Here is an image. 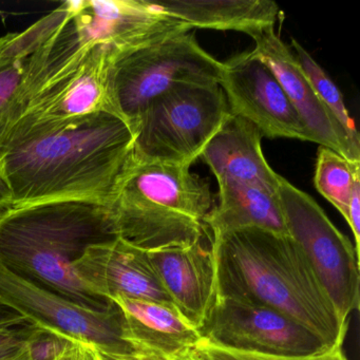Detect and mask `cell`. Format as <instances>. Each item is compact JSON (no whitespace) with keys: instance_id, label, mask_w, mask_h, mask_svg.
<instances>
[{"instance_id":"cell-4","label":"cell","mask_w":360,"mask_h":360,"mask_svg":"<svg viewBox=\"0 0 360 360\" xmlns=\"http://www.w3.org/2000/svg\"><path fill=\"white\" fill-rule=\"evenodd\" d=\"M210 183L191 166L130 158L109 207L117 238L150 252L203 241L212 210Z\"/></svg>"},{"instance_id":"cell-24","label":"cell","mask_w":360,"mask_h":360,"mask_svg":"<svg viewBox=\"0 0 360 360\" xmlns=\"http://www.w3.org/2000/svg\"><path fill=\"white\" fill-rule=\"evenodd\" d=\"M70 341L62 335L34 326L25 345L29 360H54Z\"/></svg>"},{"instance_id":"cell-25","label":"cell","mask_w":360,"mask_h":360,"mask_svg":"<svg viewBox=\"0 0 360 360\" xmlns=\"http://www.w3.org/2000/svg\"><path fill=\"white\" fill-rule=\"evenodd\" d=\"M34 326L31 323L0 328V351L24 345Z\"/></svg>"},{"instance_id":"cell-21","label":"cell","mask_w":360,"mask_h":360,"mask_svg":"<svg viewBox=\"0 0 360 360\" xmlns=\"http://www.w3.org/2000/svg\"><path fill=\"white\" fill-rule=\"evenodd\" d=\"M360 181V162H351L332 149L319 146L314 184L347 221L349 205L356 182Z\"/></svg>"},{"instance_id":"cell-27","label":"cell","mask_w":360,"mask_h":360,"mask_svg":"<svg viewBox=\"0 0 360 360\" xmlns=\"http://www.w3.org/2000/svg\"><path fill=\"white\" fill-rule=\"evenodd\" d=\"M54 360H100L96 347L79 341H70Z\"/></svg>"},{"instance_id":"cell-22","label":"cell","mask_w":360,"mask_h":360,"mask_svg":"<svg viewBox=\"0 0 360 360\" xmlns=\"http://www.w3.org/2000/svg\"><path fill=\"white\" fill-rule=\"evenodd\" d=\"M290 45L294 48L295 56L304 73L316 96L321 104L330 113L335 121L342 128L347 134L354 150L360 153V139L357 128L353 119L349 117V111L345 106L341 92L333 83L328 75L324 72L319 64L311 58V54L301 46L295 39H290Z\"/></svg>"},{"instance_id":"cell-8","label":"cell","mask_w":360,"mask_h":360,"mask_svg":"<svg viewBox=\"0 0 360 360\" xmlns=\"http://www.w3.org/2000/svg\"><path fill=\"white\" fill-rule=\"evenodd\" d=\"M288 236L311 262L341 319L359 307V256L317 202L281 176L277 189Z\"/></svg>"},{"instance_id":"cell-31","label":"cell","mask_w":360,"mask_h":360,"mask_svg":"<svg viewBox=\"0 0 360 360\" xmlns=\"http://www.w3.org/2000/svg\"><path fill=\"white\" fill-rule=\"evenodd\" d=\"M98 352V359L100 360H157L153 358L145 357V356L139 355V354H117L109 353V352Z\"/></svg>"},{"instance_id":"cell-18","label":"cell","mask_w":360,"mask_h":360,"mask_svg":"<svg viewBox=\"0 0 360 360\" xmlns=\"http://www.w3.org/2000/svg\"><path fill=\"white\" fill-rule=\"evenodd\" d=\"M64 20L56 9L25 31L0 37V148L28 104L32 54Z\"/></svg>"},{"instance_id":"cell-5","label":"cell","mask_w":360,"mask_h":360,"mask_svg":"<svg viewBox=\"0 0 360 360\" xmlns=\"http://www.w3.org/2000/svg\"><path fill=\"white\" fill-rule=\"evenodd\" d=\"M229 115L220 86L176 88L153 101L134 122L132 158L191 167Z\"/></svg>"},{"instance_id":"cell-10","label":"cell","mask_w":360,"mask_h":360,"mask_svg":"<svg viewBox=\"0 0 360 360\" xmlns=\"http://www.w3.org/2000/svg\"><path fill=\"white\" fill-rule=\"evenodd\" d=\"M203 340L236 351L304 356L328 349L311 330L252 298L216 295L200 328Z\"/></svg>"},{"instance_id":"cell-19","label":"cell","mask_w":360,"mask_h":360,"mask_svg":"<svg viewBox=\"0 0 360 360\" xmlns=\"http://www.w3.org/2000/svg\"><path fill=\"white\" fill-rule=\"evenodd\" d=\"M168 15L193 29L237 31L254 39L275 28L281 11L271 0H162L153 1Z\"/></svg>"},{"instance_id":"cell-28","label":"cell","mask_w":360,"mask_h":360,"mask_svg":"<svg viewBox=\"0 0 360 360\" xmlns=\"http://www.w3.org/2000/svg\"><path fill=\"white\" fill-rule=\"evenodd\" d=\"M30 323L22 315L14 311L13 309L0 304V328L20 326V324Z\"/></svg>"},{"instance_id":"cell-16","label":"cell","mask_w":360,"mask_h":360,"mask_svg":"<svg viewBox=\"0 0 360 360\" xmlns=\"http://www.w3.org/2000/svg\"><path fill=\"white\" fill-rule=\"evenodd\" d=\"M123 318V338L139 355L169 360L202 340L193 326L172 302L115 296L110 299Z\"/></svg>"},{"instance_id":"cell-15","label":"cell","mask_w":360,"mask_h":360,"mask_svg":"<svg viewBox=\"0 0 360 360\" xmlns=\"http://www.w3.org/2000/svg\"><path fill=\"white\" fill-rule=\"evenodd\" d=\"M147 254L172 302L200 330L216 296L212 248L199 241Z\"/></svg>"},{"instance_id":"cell-9","label":"cell","mask_w":360,"mask_h":360,"mask_svg":"<svg viewBox=\"0 0 360 360\" xmlns=\"http://www.w3.org/2000/svg\"><path fill=\"white\" fill-rule=\"evenodd\" d=\"M0 304L37 328L86 343L98 351L132 354L123 338V318L112 304L96 309L41 288L0 264Z\"/></svg>"},{"instance_id":"cell-3","label":"cell","mask_w":360,"mask_h":360,"mask_svg":"<svg viewBox=\"0 0 360 360\" xmlns=\"http://www.w3.org/2000/svg\"><path fill=\"white\" fill-rule=\"evenodd\" d=\"M110 207L86 200L13 206L0 214V264L79 304L106 309L112 301L79 283L72 263L89 246L117 239Z\"/></svg>"},{"instance_id":"cell-26","label":"cell","mask_w":360,"mask_h":360,"mask_svg":"<svg viewBox=\"0 0 360 360\" xmlns=\"http://www.w3.org/2000/svg\"><path fill=\"white\" fill-rule=\"evenodd\" d=\"M347 224L353 233L355 240V250L358 256L360 254V181L356 182L352 193L351 201L349 205V214H347Z\"/></svg>"},{"instance_id":"cell-32","label":"cell","mask_w":360,"mask_h":360,"mask_svg":"<svg viewBox=\"0 0 360 360\" xmlns=\"http://www.w3.org/2000/svg\"><path fill=\"white\" fill-rule=\"evenodd\" d=\"M169 360H207L197 347H191L172 356Z\"/></svg>"},{"instance_id":"cell-11","label":"cell","mask_w":360,"mask_h":360,"mask_svg":"<svg viewBox=\"0 0 360 360\" xmlns=\"http://www.w3.org/2000/svg\"><path fill=\"white\" fill-rule=\"evenodd\" d=\"M219 86L231 115L250 122L261 136L309 141L281 84L254 50L222 62Z\"/></svg>"},{"instance_id":"cell-23","label":"cell","mask_w":360,"mask_h":360,"mask_svg":"<svg viewBox=\"0 0 360 360\" xmlns=\"http://www.w3.org/2000/svg\"><path fill=\"white\" fill-rule=\"evenodd\" d=\"M195 347L201 351L207 360H349L342 347L324 349L319 353L304 356H278L267 354L250 353L236 351L212 345L202 339Z\"/></svg>"},{"instance_id":"cell-30","label":"cell","mask_w":360,"mask_h":360,"mask_svg":"<svg viewBox=\"0 0 360 360\" xmlns=\"http://www.w3.org/2000/svg\"><path fill=\"white\" fill-rule=\"evenodd\" d=\"M26 342V341H25ZM0 360H29L26 345L9 347L0 351Z\"/></svg>"},{"instance_id":"cell-13","label":"cell","mask_w":360,"mask_h":360,"mask_svg":"<svg viewBox=\"0 0 360 360\" xmlns=\"http://www.w3.org/2000/svg\"><path fill=\"white\" fill-rule=\"evenodd\" d=\"M72 269L79 283L94 296L172 302L146 250L120 238L89 246L72 263Z\"/></svg>"},{"instance_id":"cell-17","label":"cell","mask_w":360,"mask_h":360,"mask_svg":"<svg viewBox=\"0 0 360 360\" xmlns=\"http://www.w3.org/2000/svg\"><path fill=\"white\" fill-rule=\"evenodd\" d=\"M261 140L254 125L231 113L200 158L218 183H242L277 193L281 176L265 159Z\"/></svg>"},{"instance_id":"cell-14","label":"cell","mask_w":360,"mask_h":360,"mask_svg":"<svg viewBox=\"0 0 360 360\" xmlns=\"http://www.w3.org/2000/svg\"><path fill=\"white\" fill-rule=\"evenodd\" d=\"M254 51L273 71L299 119L304 126L309 142L336 151L351 162H360L342 128L321 104L307 81L294 52L283 43L275 28L255 37Z\"/></svg>"},{"instance_id":"cell-7","label":"cell","mask_w":360,"mask_h":360,"mask_svg":"<svg viewBox=\"0 0 360 360\" xmlns=\"http://www.w3.org/2000/svg\"><path fill=\"white\" fill-rule=\"evenodd\" d=\"M117 58L112 48L79 39L66 58L43 69L24 115L12 130L56 125L102 111L115 112L110 75Z\"/></svg>"},{"instance_id":"cell-20","label":"cell","mask_w":360,"mask_h":360,"mask_svg":"<svg viewBox=\"0 0 360 360\" xmlns=\"http://www.w3.org/2000/svg\"><path fill=\"white\" fill-rule=\"evenodd\" d=\"M218 184V204L205 219L212 236L248 227L288 236L277 193L242 183Z\"/></svg>"},{"instance_id":"cell-29","label":"cell","mask_w":360,"mask_h":360,"mask_svg":"<svg viewBox=\"0 0 360 360\" xmlns=\"http://www.w3.org/2000/svg\"><path fill=\"white\" fill-rule=\"evenodd\" d=\"M11 207H13V195H12L11 187H10L3 170L0 168V214H3L4 212Z\"/></svg>"},{"instance_id":"cell-1","label":"cell","mask_w":360,"mask_h":360,"mask_svg":"<svg viewBox=\"0 0 360 360\" xmlns=\"http://www.w3.org/2000/svg\"><path fill=\"white\" fill-rule=\"evenodd\" d=\"M134 127L109 111L16 128L0 148L13 206L58 200L109 205L134 150Z\"/></svg>"},{"instance_id":"cell-12","label":"cell","mask_w":360,"mask_h":360,"mask_svg":"<svg viewBox=\"0 0 360 360\" xmlns=\"http://www.w3.org/2000/svg\"><path fill=\"white\" fill-rule=\"evenodd\" d=\"M70 7L71 22L79 41L108 46L117 58L191 31L188 25L147 0H77L70 1Z\"/></svg>"},{"instance_id":"cell-6","label":"cell","mask_w":360,"mask_h":360,"mask_svg":"<svg viewBox=\"0 0 360 360\" xmlns=\"http://www.w3.org/2000/svg\"><path fill=\"white\" fill-rule=\"evenodd\" d=\"M222 62L203 49L191 32L166 37L115 60L111 69L113 110L134 126L160 96L181 86L219 85Z\"/></svg>"},{"instance_id":"cell-2","label":"cell","mask_w":360,"mask_h":360,"mask_svg":"<svg viewBox=\"0 0 360 360\" xmlns=\"http://www.w3.org/2000/svg\"><path fill=\"white\" fill-rule=\"evenodd\" d=\"M216 295L264 303L315 334L328 349L343 347L349 321L339 316L300 246L288 235L248 227L212 236Z\"/></svg>"}]
</instances>
